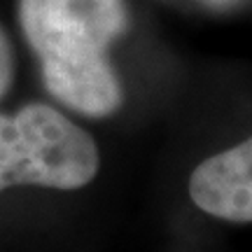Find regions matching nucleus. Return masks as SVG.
<instances>
[{
  "mask_svg": "<svg viewBox=\"0 0 252 252\" xmlns=\"http://www.w3.org/2000/svg\"><path fill=\"white\" fill-rule=\"evenodd\" d=\"M19 24L59 103L96 119L122 105L108 52L126 28L124 0H19Z\"/></svg>",
  "mask_w": 252,
  "mask_h": 252,
  "instance_id": "obj_1",
  "label": "nucleus"
},
{
  "mask_svg": "<svg viewBox=\"0 0 252 252\" xmlns=\"http://www.w3.org/2000/svg\"><path fill=\"white\" fill-rule=\"evenodd\" d=\"M98 166L94 138L52 105L0 115V191L17 185L70 191L89 185Z\"/></svg>",
  "mask_w": 252,
  "mask_h": 252,
  "instance_id": "obj_2",
  "label": "nucleus"
},
{
  "mask_svg": "<svg viewBox=\"0 0 252 252\" xmlns=\"http://www.w3.org/2000/svg\"><path fill=\"white\" fill-rule=\"evenodd\" d=\"M189 196L208 215L252 222V135L198 163L189 180Z\"/></svg>",
  "mask_w": 252,
  "mask_h": 252,
  "instance_id": "obj_3",
  "label": "nucleus"
},
{
  "mask_svg": "<svg viewBox=\"0 0 252 252\" xmlns=\"http://www.w3.org/2000/svg\"><path fill=\"white\" fill-rule=\"evenodd\" d=\"M12 80H14V54L5 28L0 26V98L12 87Z\"/></svg>",
  "mask_w": 252,
  "mask_h": 252,
  "instance_id": "obj_4",
  "label": "nucleus"
}]
</instances>
